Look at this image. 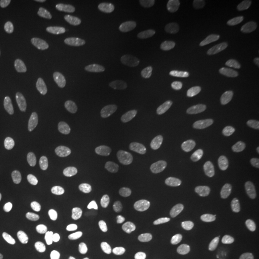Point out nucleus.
Returning a JSON list of instances; mask_svg holds the SVG:
<instances>
[{
	"label": "nucleus",
	"mask_w": 259,
	"mask_h": 259,
	"mask_svg": "<svg viewBox=\"0 0 259 259\" xmlns=\"http://www.w3.org/2000/svg\"><path fill=\"white\" fill-rule=\"evenodd\" d=\"M94 128L114 147L134 150L146 144V134L134 121H130L118 114L100 112L94 117Z\"/></svg>",
	"instance_id": "1"
},
{
	"label": "nucleus",
	"mask_w": 259,
	"mask_h": 259,
	"mask_svg": "<svg viewBox=\"0 0 259 259\" xmlns=\"http://www.w3.org/2000/svg\"><path fill=\"white\" fill-rule=\"evenodd\" d=\"M193 128L216 139H242L255 133L256 124L235 112H204L193 120Z\"/></svg>",
	"instance_id": "2"
},
{
	"label": "nucleus",
	"mask_w": 259,
	"mask_h": 259,
	"mask_svg": "<svg viewBox=\"0 0 259 259\" xmlns=\"http://www.w3.org/2000/svg\"><path fill=\"white\" fill-rule=\"evenodd\" d=\"M160 235L176 259H194L197 255V239L193 229L177 216H164L160 221Z\"/></svg>",
	"instance_id": "3"
},
{
	"label": "nucleus",
	"mask_w": 259,
	"mask_h": 259,
	"mask_svg": "<svg viewBox=\"0 0 259 259\" xmlns=\"http://www.w3.org/2000/svg\"><path fill=\"white\" fill-rule=\"evenodd\" d=\"M167 25L176 32L202 37H219L225 33V23L207 13L176 10L167 16Z\"/></svg>",
	"instance_id": "4"
},
{
	"label": "nucleus",
	"mask_w": 259,
	"mask_h": 259,
	"mask_svg": "<svg viewBox=\"0 0 259 259\" xmlns=\"http://www.w3.org/2000/svg\"><path fill=\"white\" fill-rule=\"evenodd\" d=\"M44 200L48 210L56 218H75L81 210L72 187L59 177H51L45 182Z\"/></svg>",
	"instance_id": "5"
},
{
	"label": "nucleus",
	"mask_w": 259,
	"mask_h": 259,
	"mask_svg": "<svg viewBox=\"0 0 259 259\" xmlns=\"http://www.w3.org/2000/svg\"><path fill=\"white\" fill-rule=\"evenodd\" d=\"M139 91L147 98L170 104L189 101L197 94L193 83L182 79H147L140 83Z\"/></svg>",
	"instance_id": "6"
},
{
	"label": "nucleus",
	"mask_w": 259,
	"mask_h": 259,
	"mask_svg": "<svg viewBox=\"0 0 259 259\" xmlns=\"http://www.w3.org/2000/svg\"><path fill=\"white\" fill-rule=\"evenodd\" d=\"M193 58L209 72L221 76H233L243 69V61L231 51L210 45H197L192 52Z\"/></svg>",
	"instance_id": "7"
},
{
	"label": "nucleus",
	"mask_w": 259,
	"mask_h": 259,
	"mask_svg": "<svg viewBox=\"0 0 259 259\" xmlns=\"http://www.w3.org/2000/svg\"><path fill=\"white\" fill-rule=\"evenodd\" d=\"M112 42L115 47L130 54L147 56V58H151L156 54V47L151 42V39L128 22L118 23L115 33L112 36Z\"/></svg>",
	"instance_id": "8"
},
{
	"label": "nucleus",
	"mask_w": 259,
	"mask_h": 259,
	"mask_svg": "<svg viewBox=\"0 0 259 259\" xmlns=\"http://www.w3.org/2000/svg\"><path fill=\"white\" fill-rule=\"evenodd\" d=\"M13 90L23 100H35L40 94V76L36 68L25 64L13 75Z\"/></svg>",
	"instance_id": "9"
},
{
	"label": "nucleus",
	"mask_w": 259,
	"mask_h": 259,
	"mask_svg": "<svg viewBox=\"0 0 259 259\" xmlns=\"http://www.w3.org/2000/svg\"><path fill=\"white\" fill-rule=\"evenodd\" d=\"M30 0H3L0 3V18L6 23H15L30 9Z\"/></svg>",
	"instance_id": "10"
},
{
	"label": "nucleus",
	"mask_w": 259,
	"mask_h": 259,
	"mask_svg": "<svg viewBox=\"0 0 259 259\" xmlns=\"http://www.w3.org/2000/svg\"><path fill=\"white\" fill-rule=\"evenodd\" d=\"M108 259H140L133 243L124 233H117L112 238Z\"/></svg>",
	"instance_id": "11"
},
{
	"label": "nucleus",
	"mask_w": 259,
	"mask_h": 259,
	"mask_svg": "<svg viewBox=\"0 0 259 259\" xmlns=\"http://www.w3.org/2000/svg\"><path fill=\"white\" fill-rule=\"evenodd\" d=\"M105 3L112 5V6H121V8H128V6H134L137 2L136 0H107Z\"/></svg>",
	"instance_id": "12"
},
{
	"label": "nucleus",
	"mask_w": 259,
	"mask_h": 259,
	"mask_svg": "<svg viewBox=\"0 0 259 259\" xmlns=\"http://www.w3.org/2000/svg\"><path fill=\"white\" fill-rule=\"evenodd\" d=\"M253 206H255V209H256V210L259 212V199L256 200V202H255V204H253Z\"/></svg>",
	"instance_id": "13"
}]
</instances>
